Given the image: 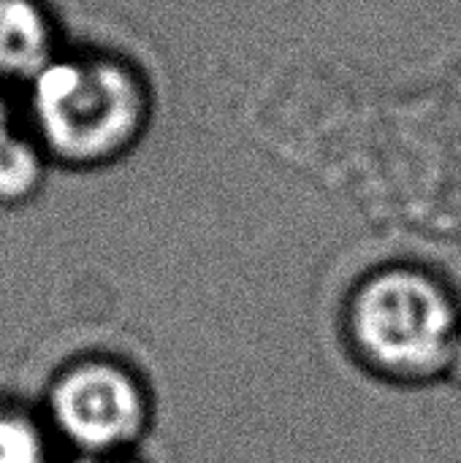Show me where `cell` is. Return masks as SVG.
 <instances>
[{
	"instance_id": "6da1fadb",
	"label": "cell",
	"mask_w": 461,
	"mask_h": 463,
	"mask_svg": "<svg viewBox=\"0 0 461 463\" xmlns=\"http://www.w3.org/2000/svg\"><path fill=\"white\" fill-rule=\"evenodd\" d=\"M27 130L52 163L103 168L130 155L152 119L147 76L103 49H62L27 87Z\"/></svg>"
},
{
	"instance_id": "7a4b0ae2",
	"label": "cell",
	"mask_w": 461,
	"mask_h": 463,
	"mask_svg": "<svg viewBox=\"0 0 461 463\" xmlns=\"http://www.w3.org/2000/svg\"><path fill=\"white\" fill-rule=\"evenodd\" d=\"M459 326V301L446 282L416 266H383L345 298L340 334L367 377L427 388L446 383Z\"/></svg>"
},
{
	"instance_id": "3957f363",
	"label": "cell",
	"mask_w": 461,
	"mask_h": 463,
	"mask_svg": "<svg viewBox=\"0 0 461 463\" xmlns=\"http://www.w3.org/2000/svg\"><path fill=\"white\" fill-rule=\"evenodd\" d=\"M38 410L65 456H133L152 434L158 402L130 361L82 353L52 372Z\"/></svg>"
},
{
	"instance_id": "277c9868",
	"label": "cell",
	"mask_w": 461,
	"mask_h": 463,
	"mask_svg": "<svg viewBox=\"0 0 461 463\" xmlns=\"http://www.w3.org/2000/svg\"><path fill=\"white\" fill-rule=\"evenodd\" d=\"M62 49L57 19L43 0H0L3 87H27Z\"/></svg>"
},
{
	"instance_id": "5b68a950",
	"label": "cell",
	"mask_w": 461,
	"mask_h": 463,
	"mask_svg": "<svg viewBox=\"0 0 461 463\" xmlns=\"http://www.w3.org/2000/svg\"><path fill=\"white\" fill-rule=\"evenodd\" d=\"M52 157L27 128L11 125L0 133V206L16 209L38 198Z\"/></svg>"
},
{
	"instance_id": "8992f818",
	"label": "cell",
	"mask_w": 461,
	"mask_h": 463,
	"mask_svg": "<svg viewBox=\"0 0 461 463\" xmlns=\"http://www.w3.org/2000/svg\"><path fill=\"white\" fill-rule=\"evenodd\" d=\"M0 463H60V448L38 404L0 393Z\"/></svg>"
},
{
	"instance_id": "52a82bcc",
	"label": "cell",
	"mask_w": 461,
	"mask_h": 463,
	"mask_svg": "<svg viewBox=\"0 0 461 463\" xmlns=\"http://www.w3.org/2000/svg\"><path fill=\"white\" fill-rule=\"evenodd\" d=\"M60 463H144L139 453L133 456H62Z\"/></svg>"
},
{
	"instance_id": "ba28073f",
	"label": "cell",
	"mask_w": 461,
	"mask_h": 463,
	"mask_svg": "<svg viewBox=\"0 0 461 463\" xmlns=\"http://www.w3.org/2000/svg\"><path fill=\"white\" fill-rule=\"evenodd\" d=\"M446 383H451V385L461 388V326H459V334H456V342H454V350H451V361H448Z\"/></svg>"
},
{
	"instance_id": "9c48e42d",
	"label": "cell",
	"mask_w": 461,
	"mask_h": 463,
	"mask_svg": "<svg viewBox=\"0 0 461 463\" xmlns=\"http://www.w3.org/2000/svg\"><path fill=\"white\" fill-rule=\"evenodd\" d=\"M8 87H3L0 84V133L3 130H8L11 125H14V117H11V103H8V92H5Z\"/></svg>"
}]
</instances>
